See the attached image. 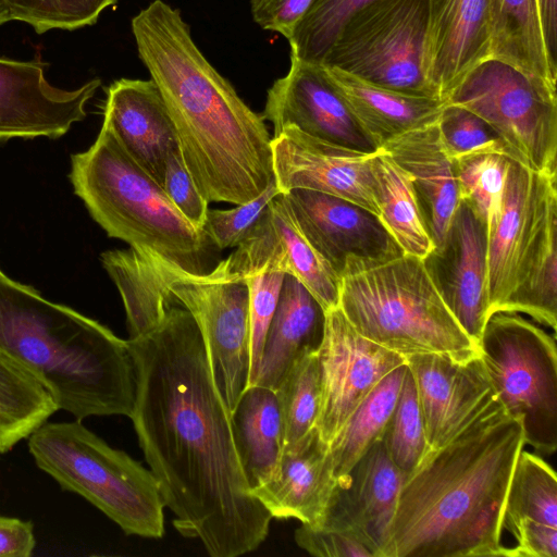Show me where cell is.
<instances>
[{"mask_svg": "<svg viewBox=\"0 0 557 557\" xmlns=\"http://www.w3.org/2000/svg\"><path fill=\"white\" fill-rule=\"evenodd\" d=\"M127 344L136 379L131 419L173 525L211 557L256 550L272 517L251 493L193 314L172 306L159 326Z\"/></svg>", "mask_w": 557, "mask_h": 557, "instance_id": "cell-1", "label": "cell"}, {"mask_svg": "<svg viewBox=\"0 0 557 557\" xmlns=\"http://www.w3.org/2000/svg\"><path fill=\"white\" fill-rule=\"evenodd\" d=\"M132 32L201 195L236 206L258 197L275 182L262 115L205 58L177 9L154 0L133 17Z\"/></svg>", "mask_w": 557, "mask_h": 557, "instance_id": "cell-2", "label": "cell"}, {"mask_svg": "<svg viewBox=\"0 0 557 557\" xmlns=\"http://www.w3.org/2000/svg\"><path fill=\"white\" fill-rule=\"evenodd\" d=\"M523 426L500 400L405 476L379 557L506 556L505 499Z\"/></svg>", "mask_w": 557, "mask_h": 557, "instance_id": "cell-3", "label": "cell"}, {"mask_svg": "<svg viewBox=\"0 0 557 557\" xmlns=\"http://www.w3.org/2000/svg\"><path fill=\"white\" fill-rule=\"evenodd\" d=\"M0 349L48 389L77 420L131 418L136 379L127 341L32 287L0 274Z\"/></svg>", "mask_w": 557, "mask_h": 557, "instance_id": "cell-4", "label": "cell"}, {"mask_svg": "<svg viewBox=\"0 0 557 557\" xmlns=\"http://www.w3.org/2000/svg\"><path fill=\"white\" fill-rule=\"evenodd\" d=\"M70 180L108 236L153 252L193 274L213 265L215 246L102 124L91 147L71 158Z\"/></svg>", "mask_w": 557, "mask_h": 557, "instance_id": "cell-5", "label": "cell"}, {"mask_svg": "<svg viewBox=\"0 0 557 557\" xmlns=\"http://www.w3.org/2000/svg\"><path fill=\"white\" fill-rule=\"evenodd\" d=\"M557 174L510 159L499 218L487 237L488 314L557 324Z\"/></svg>", "mask_w": 557, "mask_h": 557, "instance_id": "cell-6", "label": "cell"}, {"mask_svg": "<svg viewBox=\"0 0 557 557\" xmlns=\"http://www.w3.org/2000/svg\"><path fill=\"white\" fill-rule=\"evenodd\" d=\"M338 307L359 334L405 359L440 354L463 362L480 355L437 293L422 258L403 253L343 275Z\"/></svg>", "mask_w": 557, "mask_h": 557, "instance_id": "cell-7", "label": "cell"}, {"mask_svg": "<svg viewBox=\"0 0 557 557\" xmlns=\"http://www.w3.org/2000/svg\"><path fill=\"white\" fill-rule=\"evenodd\" d=\"M28 448L62 488L83 496L126 534L163 536L165 505L151 471L79 420L42 423L29 435Z\"/></svg>", "mask_w": 557, "mask_h": 557, "instance_id": "cell-8", "label": "cell"}, {"mask_svg": "<svg viewBox=\"0 0 557 557\" xmlns=\"http://www.w3.org/2000/svg\"><path fill=\"white\" fill-rule=\"evenodd\" d=\"M490 382L505 410L520 420L525 445L557 449L556 336L516 312L492 313L478 343Z\"/></svg>", "mask_w": 557, "mask_h": 557, "instance_id": "cell-9", "label": "cell"}, {"mask_svg": "<svg viewBox=\"0 0 557 557\" xmlns=\"http://www.w3.org/2000/svg\"><path fill=\"white\" fill-rule=\"evenodd\" d=\"M429 0H374L350 15L322 64L406 95L436 98L424 73Z\"/></svg>", "mask_w": 557, "mask_h": 557, "instance_id": "cell-10", "label": "cell"}, {"mask_svg": "<svg viewBox=\"0 0 557 557\" xmlns=\"http://www.w3.org/2000/svg\"><path fill=\"white\" fill-rule=\"evenodd\" d=\"M445 102L485 120L512 159L535 172L557 174L556 89L490 58L474 66Z\"/></svg>", "mask_w": 557, "mask_h": 557, "instance_id": "cell-11", "label": "cell"}, {"mask_svg": "<svg viewBox=\"0 0 557 557\" xmlns=\"http://www.w3.org/2000/svg\"><path fill=\"white\" fill-rule=\"evenodd\" d=\"M178 305L202 334L216 387L233 413L248 386L249 288L225 259L206 274H193L145 250Z\"/></svg>", "mask_w": 557, "mask_h": 557, "instance_id": "cell-12", "label": "cell"}, {"mask_svg": "<svg viewBox=\"0 0 557 557\" xmlns=\"http://www.w3.org/2000/svg\"><path fill=\"white\" fill-rule=\"evenodd\" d=\"M318 356L320 407L315 430L330 444L381 380L406 359L359 334L338 306L325 312Z\"/></svg>", "mask_w": 557, "mask_h": 557, "instance_id": "cell-13", "label": "cell"}, {"mask_svg": "<svg viewBox=\"0 0 557 557\" xmlns=\"http://www.w3.org/2000/svg\"><path fill=\"white\" fill-rule=\"evenodd\" d=\"M283 195L301 233L339 280L405 253L380 218L358 203L306 188Z\"/></svg>", "mask_w": 557, "mask_h": 557, "instance_id": "cell-14", "label": "cell"}, {"mask_svg": "<svg viewBox=\"0 0 557 557\" xmlns=\"http://www.w3.org/2000/svg\"><path fill=\"white\" fill-rule=\"evenodd\" d=\"M264 121L276 136L295 127L320 140L364 153L381 148L358 122L322 63L290 57L287 74L268 90Z\"/></svg>", "mask_w": 557, "mask_h": 557, "instance_id": "cell-15", "label": "cell"}, {"mask_svg": "<svg viewBox=\"0 0 557 557\" xmlns=\"http://www.w3.org/2000/svg\"><path fill=\"white\" fill-rule=\"evenodd\" d=\"M487 227L460 200L447 232L423 258V265L444 304L476 344L488 319Z\"/></svg>", "mask_w": 557, "mask_h": 557, "instance_id": "cell-16", "label": "cell"}, {"mask_svg": "<svg viewBox=\"0 0 557 557\" xmlns=\"http://www.w3.org/2000/svg\"><path fill=\"white\" fill-rule=\"evenodd\" d=\"M430 450L451 441L498 397L479 356L459 362L440 354L406 358Z\"/></svg>", "mask_w": 557, "mask_h": 557, "instance_id": "cell-17", "label": "cell"}, {"mask_svg": "<svg viewBox=\"0 0 557 557\" xmlns=\"http://www.w3.org/2000/svg\"><path fill=\"white\" fill-rule=\"evenodd\" d=\"M42 61L0 58V140L58 138L86 117L101 85L94 78L72 90L51 85Z\"/></svg>", "mask_w": 557, "mask_h": 557, "instance_id": "cell-18", "label": "cell"}, {"mask_svg": "<svg viewBox=\"0 0 557 557\" xmlns=\"http://www.w3.org/2000/svg\"><path fill=\"white\" fill-rule=\"evenodd\" d=\"M271 146L275 184L282 194L312 189L350 200L379 216L373 153L336 146L292 126L273 136Z\"/></svg>", "mask_w": 557, "mask_h": 557, "instance_id": "cell-19", "label": "cell"}, {"mask_svg": "<svg viewBox=\"0 0 557 557\" xmlns=\"http://www.w3.org/2000/svg\"><path fill=\"white\" fill-rule=\"evenodd\" d=\"M406 474L391 460L383 437L338 482L323 522L358 537L373 554L385 543Z\"/></svg>", "mask_w": 557, "mask_h": 557, "instance_id": "cell-20", "label": "cell"}, {"mask_svg": "<svg viewBox=\"0 0 557 557\" xmlns=\"http://www.w3.org/2000/svg\"><path fill=\"white\" fill-rule=\"evenodd\" d=\"M488 0H429L424 73L446 100L479 63L490 59Z\"/></svg>", "mask_w": 557, "mask_h": 557, "instance_id": "cell-21", "label": "cell"}, {"mask_svg": "<svg viewBox=\"0 0 557 557\" xmlns=\"http://www.w3.org/2000/svg\"><path fill=\"white\" fill-rule=\"evenodd\" d=\"M103 125L125 151L163 187L165 160L178 147L176 132L151 81L121 78L107 88Z\"/></svg>", "mask_w": 557, "mask_h": 557, "instance_id": "cell-22", "label": "cell"}, {"mask_svg": "<svg viewBox=\"0 0 557 557\" xmlns=\"http://www.w3.org/2000/svg\"><path fill=\"white\" fill-rule=\"evenodd\" d=\"M337 484L329 444L314 429L293 447L283 449L276 475L251 493L272 518L319 525Z\"/></svg>", "mask_w": 557, "mask_h": 557, "instance_id": "cell-23", "label": "cell"}, {"mask_svg": "<svg viewBox=\"0 0 557 557\" xmlns=\"http://www.w3.org/2000/svg\"><path fill=\"white\" fill-rule=\"evenodd\" d=\"M409 175L433 245L442 243L460 201L455 160L448 154L437 122L400 134L382 147Z\"/></svg>", "mask_w": 557, "mask_h": 557, "instance_id": "cell-24", "label": "cell"}, {"mask_svg": "<svg viewBox=\"0 0 557 557\" xmlns=\"http://www.w3.org/2000/svg\"><path fill=\"white\" fill-rule=\"evenodd\" d=\"M325 310L294 275L286 273L264 338L255 385L276 388L292 362L304 351L318 350Z\"/></svg>", "mask_w": 557, "mask_h": 557, "instance_id": "cell-25", "label": "cell"}, {"mask_svg": "<svg viewBox=\"0 0 557 557\" xmlns=\"http://www.w3.org/2000/svg\"><path fill=\"white\" fill-rule=\"evenodd\" d=\"M326 70L351 112L381 148L406 132L436 123L445 101L398 92L338 69Z\"/></svg>", "mask_w": 557, "mask_h": 557, "instance_id": "cell-26", "label": "cell"}, {"mask_svg": "<svg viewBox=\"0 0 557 557\" xmlns=\"http://www.w3.org/2000/svg\"><path fill=\"white\" fill-rule=\"evenodd\" d=\"M490 58L556 89L557 70L548 59L537 0H488Z\"/></svg>", "mask_w": 557, "mask_h": 557, "instance_id": "cell-27", "label": "cell"}, {"mask_svg": "<svg viewBox=\"0 0 557 557\" xmlns=\"http://www.w3.org/2000/svg\"><path fill=\"white\" fill-rule=\"evenodd\" d=\"M232 419L240 461L252 490L276 475L283 454V422L275 391L260 385L247 387Z\"/></svg>", "mask_w": 557, "mask_h": 557, "instance_id": "cell-28", "label": "cell"}, {"mask_svg": "<svg viewBox=\"0 0 557 557\" xmlns=\"http://www.w3.org/2000/svg\"><path fill=\"white\" fill-rule=\"evenodd\" d=\"M255 230L283 261L285 273L302 283L325 311L338 306L339 277L306 239L282 193L271 200Z\"/></svg>", "mask_w": 557, "mask_h": 557, "instance_id": "cell-29", "label": "cell"}, {"mask_svg": "<svg viewBox=\"0 0 557 557\" xmlns=\"http://www.w3.org/2000/svg\"><path fill=\"white\" fill-rule=\"evenodd\" d=\"M101 262L122 297L128 339L154 330L169 309L178 305L145 250H108L101 255Z\"/></svg>", "mask_w": 557, "mask_h": 557, "instance_id": "cell-30", "label": "cell"}, {"mask_svg": "<svg viewBox=\"0 0 557 557\" xmlns=\"http://www.w3.org/2000/svg\"><path fill=\"white\" fill-rule=\"evenodd\" d=\"M379 218L405 253L423 258L434 247L408 173L380 149L371 157Z\"/></svg>", "mask_w": 557, "mask_h": 557, "instance_id": "cell-31", "label": "cell"}, {"mask_svg": "<svg viewBox=\"0 0 557 557\" xmlns=\"http://www.w3.org/2000/svg\"><path fill=\"white\" fill-rule=\"evenodd\" d=\"M406 362L372 389L329 444L338 482L346 480L359 459L385 433L401 388Z\"/></svg>", "mask_w": 557, "mask_h": 557, "instance_id": "cell-32", "label": "cell"}, {"mask_svg": "<svg viewBox=\"0 0 557 557\" xmlns=\"http://www.w3.org/2000/svg\"><path fill=\"white\" fill-rule=\"evenodd\" d=\"M58 409L39 380L0 349V454L28 437Z\"/></svg>", "mask_w": 557, "mask_h": 557, "instance_id": "cell-33", "label": "cell"}, {"mask_svg": "<svg viewBox=\"0 0 557 557\" xmlns=\"http://www.w3.org/2000/svg\"><path fill=\"white\" fill-rule=\"evenodd\" d=\"M557 528V476L542 457L520 451L508 486L503 511V531L512 533L521 519Z\"/></svg>", "mask_w": 557, "mask_h": 557, "instance_id": "cell-34", "label": "cell"}, {"mask_svg": "<svg viewBox=\"0 0 557 557\" xmlns=\"http://www.w3.org/2000/svg\"><path fill=\"white\" fill-rule=\"evenodd\" d=\"M284 434L289 448L315 429L320 407V363L318 350L301 352L275 388Z\"/></svg>", "mask_w": 557, "mask_h": 557, "instance_id": "cell-35", "label": "cell"}, {"mask_svg": "<svg viewBox=\"0 0 557 557\" xmlns=\"http://www.w3.org/2000/svg\"><path fill=\"white\" fill-rule=\"evenodd\" d=\"M510 157L500 151H481L455 160L460 200L483 219L487 235L502 210Z\"/></svg>", "mask_w": 557, "mask_h": 557, "instance_id": "cell-36", "label": "cell"}, {"mask_svg": "<svg viewBox=\"0 0 557 557\" xmlns=\"http://www.w3.org/2000/svg\"><path fill=\"white\" fill-rule=\"evenodd\" d=\"M383 442L391 460L406 475L412 472L430 451L414 381L407 364Z\"/></svg>", "mask_w": 557, "mask_h": 557, "instance_id": "cell-37", "label": "cell"}, {"mask_svg": "<svg viewBox=\"0 0 557 557\" xmlns=\"http://www.w3.org/2000/svg\"><path fill=\"white\" fill-rule=\"evenodd\" d=\"M374 0H314L288 39L290 57L322 63L345 22Z\"/></svg>", "mask_w": 557, "mask_h": 557, "instance_id": "cell-38", "label": "cell"}, {"mask_svg": "<svg viewBox=\"0 0 557 557\" xmlns=\"http://www.w3.org/2000/svg\"><path fill=\"white\" fill-rule=\"evenodd\" d=\"M10 21L30 25L37 34L94 25L117 0H5Z\"/></svg>", "mask_w": 557, "mask_h": 557, "instance_id": "cell-39", "label": "cell"}, {"mask_svg": "<svg viewBox=\"0 0 557 557\" xmlns=\"http://www.w3.org/2000/svg\"><path fill=\"white\" fill-rule=\"evenodd\" d=\"M238 274L245 276L249 288V387L256 383L264 338L286 273L264 262Z\"/></svg>", "mask_w": 557, "mask_h": 557, "instance_id": "cell-40", "label": "cell"}, {"mask_svg": "<svg viewBox=\"0 0 557 557\" xmlns=\"http://www.w3.org/2000/svg\"><path fill=\"white\" fill-rule=\"evenodd\" d=\"M437 126L453 159L491 150L505 152L511 158L498 133L485 120L463 107L445 103Z\"/></svg>", "mask_w": 557, "mask_h": 557, "instance_id": "cell-41", "label": "cell"}, {"mask_svg": "<svg viewBox=\"0 0 557 557\" xmlns=\"http://www.w3.org/2000/svg\"><path fill=\"white\" fill-rule=\"evenodd\" d=\"M281 191L275 182L255 199L228 210H209L202 230L218 250L237 247L251 233Z\"/></svg>", "mask_w": 557, "mask_h": 557, "instance_id": "cell-42", "label": "cell"}, {"mask_svg": "<svg viewBox=\"0 0 557 557\" xmlns=\"http://www.w3.org/2000/svg\"><path fill=\"white\" fill-rule=\"evenodd\" d=\"M163 189L181 213L202 228L209 202L197 188L180 147L172 149L166 157Z\"/></svg>", "mask_w": 557, "mask_h": 557, "instance_id": "cell-43", "label": "cell"}, {"mask_svg": "<svg viewBox=\"0 0 557 557\" xmlns=\"http://www.w3.org/2000/svg\"><path fill=\"white\" fill-rule=\"evenodd\" d=\"M294 537L300 548L317 557H373L351 533L325 525L301 524Z\"/></svg>", "mask_w": 557, "mask_h": 557, "instance_id": "cell-44", "label": "cell"}, {"mask_svg": "<svg viewBox=\"0 0 557 557\" xmlns=\"http://www.w3.org/2000/svg\"><path fill=\"white\" fill-rule=\"evenodd\" d=\"M314 0H250L253 21L289 39Z\"/></svg>", "mask_w": 557, "mask_h": 557, "instance_id": "cell-45", "label": "cell"}, {"mask_svg": "<svg viewBox=\"0 0 557 557\" xmlns=\"http://www.w3.org/2000/svg\"><path fill=\"white\" fill-rule=\"evenodd\" d=\"M511 535L516 545L508 548V557H557L556 527L524 518Z\"/></svg>", "mask_w": 557, "mask_h": 557, "instance_id": "cell-46", "label": "cell"}, {"mask_svg": "<svg viewBox=\"0 0 557 557\" xmlns=\"http://www.w3.org/2000/svg\"><path fill=\"white\" fill-rule=\"evenodd\" d=\"M35 545L32 522L0 516V557H29Z\"/></svg>", "mask_w": 557, "mask_h": 557, "instance_id": "cell-47", "label": "cell"}, {"mask_svg": "<svg viewBox=\"0 0 557 557\" xmlns=\"http://www.w3.org/2000/svg\"><path fill=\"white\" fill-rule=\"evenodd\" d=\"M543 38L552 66L557 70V0H537Z\"/></svg>", "mask_w": 557, "mask_h": 557, "instance_id": "cell-48", "label": "cell"}, {"mask_svg": "<svg viewBox=\"0 0 557 557\" xmlns=\"http://www.w3.org/2000/svg\"><path fill=\"white\" fill-rule=\"evenodd\" d=\"M9 21H10V17H9V11H8V7H7V1L0 0V26Z\"/></svg>", "mask_w": 557, "mask_h": 557, "instance_id": "cell-49", "label": "cell"}, {"mask_svg": "<svg viewBox=\"0 0 557 557\" xmlns=\"http://www.w3.org/2000/svg\"><path fill=\"white\" fill-rule=\"evenodd\" d=\"M1 273H2V272H1V270H0V274H1Z\"/></svg>", "mask_w": 557, "mask_h": 557, "instance_id": "cell-50", "label": "cell"}]
</instances>
